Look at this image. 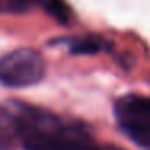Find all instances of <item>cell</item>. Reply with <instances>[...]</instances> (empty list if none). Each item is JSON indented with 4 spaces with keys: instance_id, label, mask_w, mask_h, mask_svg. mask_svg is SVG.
<instances>
[{
    "instance_id": "obj_6",
    "label": "cell",
    "mask_w": 150,
    "mask_h": 150,
    "mask_svg": "<svg viewBox=\"0 0 150 150\" xmlns=\"http://www.w3.org/2000/svg\"><path fill=\"white\" fill-rule=\"evenodd\" d=\"M39 5L58 23L66 24L69 21V8L63 0H40Z\"/></svg>"
},
{
    "instance_id": "obj_2",
    "label": "cell",
    "mask_w": 150,
    "mask_h": 150,
    "mask_svg": "<svg viewBox=\"0 0 150 150\" xmlns=\"http://www.w3.org/2000/svg\"><path fill=\"white\" fill-rule=\"evenodd\" d=\"M45 60L29 47L11 50L0 57V84L10 89H26L44 81Z\"/></svg>"
},
{
    "instance_id": "obj_1",
    "label": "cell",
    "mask_w": 150,
    "mask_h": 150,
    "mask_svg": "<svg viewBox=\"0 0 150 150\" xmlns=\"http://www.w3.org/2000/svg\"><path fill=\"white\" fill-rule=\"evenodd\" d=\"M18 118L20 149L23 150H87L95 139L86 124L23 102H10Z\"/></svg>"
},
{
    "instance_id": "obj_3",
    "label": "cell",
    "mask_w": 150,
    "mask_h": 150,
    "mask_svg": "<svg viewBox=\"0 0 150 150\" xmlns=\"http://www.w3.org/2000/svg\"><path fill=\"white\" fill-rule=\"evenodd\" d=\"M113 113L121 132L140 150H150V97L126 94L115 102Z\"/></svg>"
},
{
    "instance_id": "obj_4",
    "label": "cell",
    "mask_w": 150,
    "mask_h": 150,
    "mask_svg": "<svg viewBox=\"0 0 150 150\" xmlns=\"http://www.w3.org/2000/svg\"><path fill=\"white\" fill-rule=\"evenodd\" d=\"M20 149L18 118L13 107L0 105V150Z\"/></svg>"
},
{
    "instance_id": "obj_7",
    "label": "cell",
    "mask_w": 150,
    "mask_h": 150,
    "mask_svg": "<svg viewBox=\"0 0 150 150\" xmlns=\"http://www.w3.org/2000/svg\"><path fill=\"white\" fill-rule=\"evenodd\" d=\"M87 150H126L120 145H115V144H98V142H94Z\"/></svg>"
},
{
    "instance_id": "obj_5",
    "label": "cell",
    "mask_w": 150,
    "mask_h": 150,
    "mask_svg": "<svg viewBox=\"0 0 150 150\" xmlns=\"http://www.w3.org/2000/svg\"><path fill=\"white\" fill-rule=\"evenodd\" d=\"M69 53L73 55H95V53L105 50L107 44L100 37L95 36H82V37H73L66 40Z\"/></svg>"
}]
</instances>
